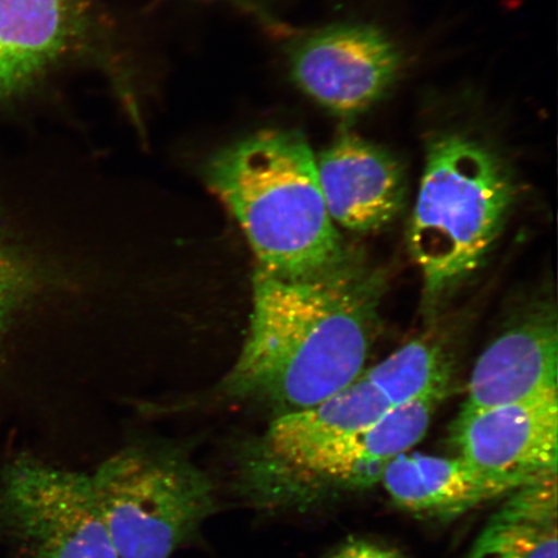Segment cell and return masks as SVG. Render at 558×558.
Masks as SVG:
<instances>
[{
  "label": "cell",
  "mask_w": 558,
  "mask_h": 558,
  "mask_svg": "<svg viewBox=\"0 0 558 558\" xmlns=\"http://www.w3.org/2000/svg\"><path fill=\"white\" fill-rule=\"evenodd\" d=\"M379 288L345 259L305 277L257 269L253 313L239 360L205 399L304 410L351 386L365 372Z\"/></svg>",
  "instance_id": "cell-1"
},
{
  "label": "cell",
  "mask_w": 558,
  "mask_h": 558,
  "mask_svg": "<svg viewBox=\"0 0 558 558\" xmlns=\"http://www.w3.org/2000/svg\"><path fill=\"white\" fill-rule=\"evenodd\" d=\"M205 178L265 274L312 276L347 259L302 132L263 130L236 140L207 160Z\"/></svg>",
  "instance_id": "cell-2"
},
{
  "label": "cell",
  "mask_w": 558,
  "mask_h": 558,
  "mask_svg": "<svg viewBox=\"0 0 558 558\" xmlns=\"http://www.w3.org/2000/svg\"><path fill=\"white\" fill-rule=\"evenodd\" d=\"M513 195L511 173L490 146L458 132L432 140L408 232L430 304L480 267Z\"/></svg>",
  "instance_id": "cell-3"
},
{
  "label": "cell",
  "mask_w": 558,
  "mask_h": 558,
  "mask_svg": "<svg viewBox=\"0 0 558 558\" xmlns=\"http://www.w3.org/2000/svg\"><path fill=\"white\" fill-rule=\"evenodd\" d=\"M193 448L177 439H135L90 476L118 557L172 558L218 513V490Z\"/></svg>",
  "instance_id": "cell-4"
},
{
  "label": "cell",
  "mask_w": 558,
  "mask_h": 558,
  "mask_svg": "<svg viewBox=\"0 0 558 558\" xmlns=\"http://www.w3.org/2000/svg\"><path fill=\"white\" fill-rule=\"evenodd\" d=\"M0 547L17 558H120L90 476L26 452L0 466Z\"/></svg>",
  "instance_id": "cell-5"
},
{
  "label": "cell",
  "mask_w": 558,
  "mask_h": 558,
  "mask_svg": "<svg viewBox=\"0 0 558 558\" xmlns=\"http://www.w3.org/2000/svg\"><path fill=\"white\" fill-rule=\"evenodd\" d=\"M292 80L331 113L353 118L380 101L397 80L401 56L374 26L345 24L306 35L291 48Z\"/></svg>",
  "instance_id": "cell-6"
},
{
  "label": "cell",
  "mask_w": 558,
  "mask_h": 558,
  "mask_svg": "<svg viewBox=\"0 0 558 558\" xmlns=\"http://www.w3.org/2000/svg\"><path fill=\"white\" fill-rule=\"evenodd\" d=\"M96 31L93 0H0V104L85 54Z\"/></svg>",
  "instance_id": "cell-7"
},
{
  "label": "cell",
  "mask_w": 558,
  "mask_h": 558,
  "mask_svg": "<svg viewBox=\"0 0 558 558\" xmlns=\"http://www.w3.org/2000/svg\"><path fill=\"white\" fill-rule=\"evenodd\" d=\"M451 435L459 458L518 490L557 473L558 392L460 413Z\"/></svg>",
  "instance_id": "cell-8"
},
{
  "label": "cell",
  "mask_w": 558,
  "mask_h": 558,
  "mask_svg": "<svg viewBox=\"0 0 558 558\" xmlns=\"http://www.w3.org/2000/svg\"><path fill=\"white\" fill-rule=\"evenodd\" d=\"M316 167L335 226L373 233L400 215L407 177L400 160L381 146L343 134L316 156Z\"/></svg>",
  "instance_id": "cell-9"
},
{
  "label": "cell",
  "mask_w": 558,
  "mask_h": 558,
  "mask_svg": "<svg viewBox=\"0 0 558 558\" xmlns=\"http://www.w3.org/2000/svg\"><path fill=\"white\" fill-rule=\"evenodd\" d=\"M445 396L432 393L390 407L365 428L327 446L282 486L268 509L294 504L311 481L324 478L352 487L380 483L387 465L427 434L432 415Z\"/></svg>",
  "instance_id": "cell-10"
},
{
  "label": "cell",
  "mask_w": 558,
  "mask_h": 558,
  "mask_svg": "<svg viewBox=\"0 0 558 558\" xmlns=\"http://www.w3.org/2000/svg\"><path fill=\"white\" fill-rule=\"evenodd\" d=\"M558 335L548 312L515 325L495 339L474 365L460 413L504 407L558 392Z\"/></svg>",
  "instance_id": "cell-11"
},
{
  "label": "cell",
  "mask_w": 558,
  "mask_h": 558,
  "mask_svg": "<svg viewBox=\"0 0 558 558\" xmlns=\"http://www.w3.org/2000/svg\"><path fill=\"white\" fill-rule=\"evenodd\" d=\"M380 483L397 506L408 511L456 518L514 488L473 469L462 458L397 457L387 465Z\"/></svg>",
  "instance_id": "cell-12"
},
{
  "label": "cell",
  "mask_w": 558,
  "mask_h": 558,
  "mask_svg": "<svg viewBox=\"0 0 558 558\" xmlns=\"http://www.w3.org/2000/svg\"><path fill=\"white\" fill-rule=\"evenodd\" d=\"M466 558H558L557 473L514 490Z\"/></svg>",
  "instance_id": "cell-13"
},
{
  "label": "cell",
  "mask_w": 558,
  "mask_h": 558,
  "mask_svg": "<svg viewBox=\"0 0 558 558\" xmlns=\"http://www.w3.org/2000/svg\"><path fill=\"white\" fill-rule=\"evenodd\" d=\"M386 397L390 407L432 393H448L451 364L441 345L411 340L386 360L362 373Z\"/></svg>",
  "instance_id": "cell-14"
},
{
  "label": "cell",
  "mask_w": 558,
  "mask_h": 558,
  "mask_svg": "<svg viewBox=\"0 0 558 558\" xmlns=\"http://www.w3.org/2000/svg\"><path fill=\"white\" fill-rule=\"evenodd\" d=\"M34 270L0 222V343L34 289Z\"/></svg>",
  "instance_id": "cell-15"
},
{
  "label": "cell",
  "mask_w": 558,
  "mask_h": 558,
  "mask_svg": "<svg viewBox=\"0 0 558 558\" xmlns=\"http://www.w3.org/2000/svg\"><path fill=\"white\" fill-rule=\"evenodd\" d=\"M332 558H400L392 550L384 549L375 544L357 542L348 544Z\"/></svg>",
  "instance_id": "cell-16"
}]
</instances>
